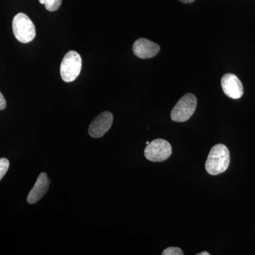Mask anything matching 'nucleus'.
<instances>
[{
  "mask_svg": "<svg viewBox=\"0 0 255 255\" xmlns=\"http://www.w3.org/2000/svg\"><path fill=\"white\" fill-rule=\"evenodd\" d=\"M159 50L160 48L158 44L143 38L136 40L132 45L134 55L142 59L153 58L158 54Z\"/></svg>",
  "mask_w": 255,
  "mask_h": 255,
  "instance_id": "8",
  "label": "nucleus"
},
{
  "mask_svg": "<svg viewBox=\"0 0 255 255\" xmlns=\"http://www.w3.org/2000/svg\"><path fill=\"white\" fill-rule=\"evenodd\" d=\"M49 179L44 172H42L37 179L34 186L32 188L28 194L27 201L28 204H33L41 200L43 196L46 194L49 187Z\"/></svg>",
  "mask_w": 255,
  "mask_h": 255,
  "instance_id": "9",
  "label": "nucleus"
},
{
  "mask_svg": "<svg viewBox=\"0 0 255 255\" xmlns=\"http://www.w3.org/2000/svg\"><path fill=\"white\" fill-rule=\"evenodd\" d=\"M82 58L76 51L70 50L64 56L60 65V75L64 82L76 80L82 70Z\"/></svg>",
  "mask_w": 255,
  "mask_h": 255,
  "instance_id": "3",
  "label": "nucleus"
},
{
  "mask_svg": "<svg viewBox=\"0 0 255 255\" xmlns=\"http://www.w3.org/2000/svg\"><path fill=\"white\" fill-rule=\"evenodd\" d=\"M221 87L225 95L233 100L241 98L243 95V84L239 78L233 74L228 73L221 78Z\"/></svg>",
  "mask_w": 255,
  "mask_h": 255,
  "instance_id": "7",
  "label": "nucleus"
},
{
  "mask_svg": "<svg viewBox=\"0 0 255 255\" xmlns=\"http://www.w3.org/2000/svg\"><path fill=\"white\" fill-rule=\"evenodd\" d=\"M162 255H183L184 253L182 250L179 248H174V247H169L167 249L164 250L162 253Z\"/></svg>",
  "mask_w": 255,
  "mask_h": 255,
  "instance_id": "12",
  "label": "nucleus"
},
{
  "mask_svg": "<svg viewBox=\"0 0 255 255\" xmlns=\"http://www.w3.org/2000/svg\"><path fill=\"white\" fill-rule=\"evenodd\" d=\"M9 167V162L7 159H0V181L4 177Z\"/></svg>",
  "mask_w": 255,
  "mask_h": 255,
  "instance_id": "11",
  "label": "nucleus"
},
{
  "mask_svg": "<svg viewBox=\"0 0 255 255\" xmlns=\"http://www.w3.org/2000/svg\"><path fill=\"white\" fill-rule=\"evenodd\" d=\"M113 121V115L110 112H105L97 116L89 127L90 136L95 138L104 136L112 127Z\"/></svg>",
  "mask_w": 255,
  "mask_h": 255,
  "instance_id": "6",
  "label": "nucleus"
},
{
  "mask_svg": "<svg viewBox=\"0 0 255 255\" xmlns=\"http://www.w3.org/2000/svg\"><path fill=\"white\" fill-rule=\"evenodd\" d=\"M197 106V100L193 94H187L180 99L171 112V119L174 122H185L192 117Z\"/></svg>",
  "mask_w": 255,
  "mask_h": 255,
  "instance_id": "4",
  "label": "nucleus"
},
{
  "mask_svg": "<svg viewBox=\"0 0 255 255\" xmlns=\"http://www.w3.org/2000/svg\"><path fill=\"white\" fill-rule=\"evenodd\" d=\"M6 107V102L4 96L0 92V111L4 110Z\"/></svg>",
  "mask_w": 255,
  "mask_h": 255,
  "instance_id": "13",
  "label": "nucleus"
},
{
  "mask_svg": "<svg viewBox=\"0 0 255 255\" xmlns=\"http://www.w3.org/2000/svg\"><path fill=\"white\" fill-rule=\"evenodd\" d=\"M145 157L151 162H162L172 155V146L163 139H155L145 147Z\"/></svg>",
  "mask_w": 255,
  "mask_h": 255,
  "instance_id": "5",
  "label": "nucleus"
},
{
  "mask_svg": "<svg viewBox=\"0 0 255 255\" xmlns=\"http://www.w3.org/2000/svg\"><path fill=\"white\" fill-rule=\"evenodd\" d=\"M230 152L223 144H218L210 150L206 162V170L211 175H217L226 172L229 167Z\"/></svg>",
  "mask_w": 255,
  "mask_h": 255,
  "instance_id": "1",
  "label": "nucleus"
},
{
  "mask_svg": "<svg viewBox=\"0 0 255 255\" xmlns=\"http://www.w3.org/2000/svg\"><path fill=\"white\" fill-rule=\"evenodd\" d=\"M12 28L15 38L21 43H29L36 37V28L33 21L23 13H18L13 18Z\"/></svg>",
  "mask_w": 255,
  "mask_h": 255,
  "instance_id": "2",
  "label": "nucleus"
},
{
  "mask_svg": "<svg viewBox=\"0 0 255 255\" xmlns=\"http://www.w3.org/2000/svg\"><path fill=\"white\" fill-rule=\"evenodd\" d=\"M63 0H39L41 4H44L46 9L49 11H55L59 9Z\"/></svg>",
  "mask_w": 255,
  "mask_h": 255,
  "instance_id": "10",
  "label": "nucleus"
},
{
  "mask_svg": "<svg viewBox=\"0 0 255 255\" xmlns=\"http://www.w3.org/2000/svg\"><path fill=\"white\" fill-rule=\"evenodd\" d=\"M179 1H182L183 3H185V4H189V3H192L195 0H179Z\"/></svg>",
  "mask_w": 255,
  "mask_h": 255,
  "instance_id": "14",
  "label": "nucleus"
},
{
  "mask_svg": "<svg viewBox=\"0 0 255 255\" xmlns=\"http://www.w3.org/2000/svg\"><path fill=\"white\" fill-rule=\"evenodd\" d=\"M149 143H150V142H148V141L146 142V144H147V145H148Z\"/></svg>",
  "mask_w": 255,
  "mask_h": 255,
  "instance_id": "16",
  "label": "nucleus"
},
{
  "mask_svg": "<svg viewBox=\"0 0 255 255\" xmlns=\"http://www.w3.org/2000/svg\"><path fill=\"white\" fill-rule=\"evenodd\" d=\"M197 255H210V253H208V252H202V253H199Z\"/></svg>",
  "mask_w": 255,
  "mask_h": 255,
  "instance_id": "15",
  "label": "nucleus"
}]
</instances>
